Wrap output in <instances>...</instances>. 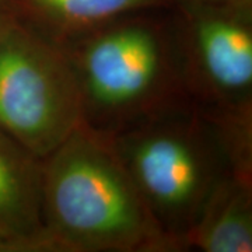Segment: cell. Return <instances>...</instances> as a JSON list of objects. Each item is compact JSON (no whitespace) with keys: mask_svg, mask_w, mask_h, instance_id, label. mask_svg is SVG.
I'll use <instances>...</instances> for the list:
<instances>
[{"mask_svg":"<svg viewBox=\"0 0 252 252\" xmlns=\"http://www.w3.org/2000/svg\"><path fill=\"white\" fill-rule=\"evenodd\" d=\"M109 135L154 220L185 250L184 238L210 196L235 172L220 125L182 101Z\"/></svg>","mask_w":252,"mask_h":252,"instance_id":"2","label":"cell"},{"mask_svg":"<svg viewBox=\"0 0 252 252\" xmlns=\"http://www.w3.org/2000/svg\"><path fill=\"white\" fill-rule=\"evenodd\" d=\"M42 160L0 129V230L11 252L42 251Z\"/></svg>","mask_w":252,"mask_h":252,"instance_id":"6","label":"cell"},{"mask_svg":"<svg viewBox=\"0 0 252 252\" xmlns=\"http://www.w3.org/2000/svg\"><path fill=\"white\" fill-rule=\"evenodd\" d=\"M0 252H11V240L3 230H0Z\"/></svg>","mask_w":252,"mask_h":252,"instance_id":"10","label":"cell"},{"mask_svg":"<svg viewBox=\"0 0 252 252\" xmlns=\"http://www.w3.org/2000/svg\"><path fill=\"white\" fill-rule=\"evenodd\" d=\"M143 13L117 18L59 45L79 83L84 121L107 133L190 101L175 28Z\"/></svg>","mask_w":252,"mask_h":252,"instance_id":"3","label":"cell"},{"mask_svg":"<svg viewBox=\"0 0 252 252\" xmlns=\"http://www.w3.org/2000/svg\"><path fill=\"white\" fill-rule=\"evenodd\" d=\"M184 247L203 252L252 251L251 178L233 172L217 187L185 235Z\"/></svg>","mask_w":252,"mask_h":252,"instance_id":"8","label":"cell"},{"mask_svg":"<svg viewBox=\"0 0 252 252\" xmlns=\"http://www.w3.org/2000/svg\"><path fill=\"white\" fill-rule=\"evenodd\" d=\"M171 3L174 0H7L13 17L56 45L117 18Z\"/></svg>","mask_w":252,"mask_h":252,"instance_id":"7","label":"cell"},{"mask_svg":"<svg viewBox=\"0 0 252 252\" xmlns=\"http://www.w3.org/2000/svg\"><path fill=\"white\" fill-rule=\"evenodd\" d=\"M83 122L79 83L62 46L9 11L0 30V129L44 160Z\"/></svg>","mask_w":252,"mask_h":252,"instance_id":"4","label":"cell"},{"mask_svg":"<svg viewBox=\"0 0 252 252\" xmlns=\"http://www.w3.org/2000/svg\"><path fill=\"white\" fill-rule=\"evenodd\" d=\"M9 16V6H7V0H0V30L3 27L4 20Z\"/></svg>","mask_w":252,"mask_h":252,"instance_id":"11","label":"cell"},{"mask_svg":"<svg viewBox=\"0 0 252 252\" xmlns=\"http://www.w3.org/2000/svg\"><path fill=\"white\" fill-rule=\"evenodd\" d=\"M42 251H178L109 133L83 122L42 160Z\"/></svg>","mask_w":252,"mask_h":252,"instance_id":"1","label":"cell"},{"mask_svg":"<svg viewBox=\"0 0 252 252\" xmlns=\"http://www.w3.org/2000/svg\"><path fill=\"white\" fill-rule=\"evenodd\" d=\"M180 4L174 28L188 98L209 114L251 111V1Z\"/></svg>","mask_w":252,"mask_h":252,"instance_id":"5","label":"cell"},{"mask_svg":"<svg viewBox=\"0 0 252 252\" xmlns=\"http://www.w3.org/2000/svg\"><path fill=\"white\" fill-rule=\"evenodd\" d=\"M184 4H199V6H230V4H241L251 0H174Z\"/></svg>","mask_w":252,"mask_h":252,"instance_id":"9","label":"cell"}]
</instances>
